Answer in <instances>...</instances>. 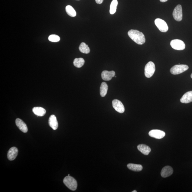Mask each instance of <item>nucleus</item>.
<instances>
[{
    "mask_svg": "<svg viewBox=\"0 0 192 192\" xmlns=\"http://www.w3.org/2000/svg\"><path fill=\"white\" fill-rule=\"evenodd\" d=\"M128 35L129 37L136 44L142 45L145 43V36L142 32L137 30L132 29L129 30Z\"/></svg>",
    "mask_w": 192,
    "mask_h": 192,
    "instance_id": "nucleus-1",
    "label": "nucleus"
},
{
    "mask_svg": "<svg viewBox=\"0 0 192 192\" xmlns=\"http://www.w3.org/2000/svg\"><path fill=\"white\" fill-rule=\"evenodd\" d=\"M63 182L66 186L72 191L76 190L77 187V183L76 179L70 176L64 177Z\"/></svg>",
    "mask_w": 192,
    "mask_h": 192,
    "instance_id": "nucleus-2",
    "label": "nucleus"
},
{
    "mask_svg": "<svg viewBox=\"0 0 192 192\" xmlns=\"http://www.w3.org/2000/svg\"><path fill=\"white\" fill-rule=\"evenodd\" d=\"M188 66L185 64H178L173 67L170 70L172 74L177 75L180 74L188 70Z\"/></svg>",
    "mask_w": 192,
    "mask_h": 192,
    "instance_id": "nucleus-3",
    "label": "nucleus"
},
{
    "mask_svg": "<svg viewBox=\"0 0 192 192\" xmlns=\"http://www.w3.org/2000/svg\"><path fill=\"white\" fill-rule=\"evenodd\" d=\"M155 70V64L152 62L150 61L145 65V76L148 78H150L154 74Z\"/></svg>",
    "mask_w": 192,
    "mask_h": 192,
    "instance_id": "nucleus-4",
    "label": "nucleus"
},
{
    "mask_svg": "<svg viewBox=\"0 0 192 192\" xmlns=\"http://www.w3.org/2000/svg\"><path fill=\"white\" fill-rule=\"evenodd\" d=\"M155 25L161 32L165 33L168 31V26L164 20L157 18L155 20Z\"/></svg>",
    "mask_w": 192,
    "mask_h": 192,
    "instance_id": "nucleus-5",
    "label": "nucleus"
},
{
    "mask_svg": "<svg viewBox=\"0 0 192 192\" xmlns=\"http://www.w3.org/2000/svg\"><path fill=\"white\" fill-rule=\"evenodd\" d=\"M171 46L174 49L177 50H183L185 49V44L182 40L174 39L172 40L170 43Z\"/></svg>",
    "mask_w": 192,
    "mask_h": 192,
    "instance_id": "nucleus-6",
    "label": "nucleus"
},
{
    "mask_svg": "<svg viewBox=\"0 0 192 192\" xmlns=\"http://www.w3.org/2000/svg\"><path fill=\"white\" fill-rule=\"evenodd\" d=\"M173 15L175 21H181L183 19L182 8L181 5H178L173 11Z\"/></svg>",
    "mask_w": 192,
    "mask_h": 192,
    "instance_id": "nucleus-7",
    "label": "nucleus"
},
{
    "mask_svg": "<svg viewBox=\"0 0 192 192\" xmlns=\"http://www.w3.org/2000/svg\"><path fill=\"white\" fill-rule=\"evenodd\" d=\"M112 105L115 110L120 113H123L125 112V107L122 103L120 100L114 99L112 101Z\"/></svg>",
    "mask_w": 192,
    "mask_h": 192,
    "instance_id": "nucleus-8",
    "label": "nucleus"
},
{
    "mask_svg": "<svg viewBox=\"0 0 192 192\" xmlns=\"http://www.w3.org/2000/svg\"><path fill=\"white\" fill-rule=\"evenodd\" d=\"M149 136L153 138L161 139L165 136V133L163 131L159 130H153L149 131Z\"/></svg>",
    "mask_w": 192,
    "mask_h": 192,
    "instance_id": "nucleus-9",
    "label": "nucleus"
},
{
    "mask_svg": "<svg viewBox=\"0 0 192 192\" xmlns=\"http://www.w3.org/2000/svg\"><path fill=\"white\" fill-rule=\"evenodd\" d=\"M15 124L20 130L24 133H27L28 129L27 125L21 119L18 118L15 120Z\"/></svg>",
    "mask_w": 192,
    "mask_h": 192,
    "instance_id": "nucleus-10",
    "label": "nucleus"
},
{
    "mask_svg": "<svg viewBox=\"0 0 192 192\" xmlns=\"http://www.w3.org/2000/svg\"><path fill=\"white\" fill-rule=\"evenodd\" d=\"M18 153V150L15 147H11L9 149L8 153V158L9 161L14 160L17 156Z\"/></svg>",
    "mask_w": 192,
    "mask_h": 192,
    "instance_id": "nucleus-11",
    "label": "nucleus"
},
{
    "mask_svg": "<svg viewBox=\"0 0 192 192\" xmlns=\"http://www.w3.org/2000/svg\"><path fill=\"white\" fill-rule=\"evenodd\" d=\"M173 170L171 167L167 166L163 168L161 172V176L163 177H167L170 176L173 174Z\"/></svg>",
    "mask_w": 192,
    "mask_h": 192,
    "instance_id": "nucleus-12",
    "label": "nucleus"
},
{
    "mask_svg": "<svg viewBox=\"0 0 192 192\" xmlns=\"http://www.w3.org/2000/svg\"><path fill=\"white\" fill-rule=\"evenodd\" d=\"M115 75V72L114 71H109L104 70L102 72V79L105 81H109L112 79Z\"/></svg>",
    "mask_w": 192,
    "mask_h": 192,
    "instance_id": "nucleus-13",
    "label": "nucleus"
},
{
    "mask_svg": "<svg viewBox=\"0 0 192 192\" xmlns=\"http://www.w3.org/2000/svg\"><path fill=\"white\" fill-rule=\"evenodd\" d=\"M183 103L187 104L192 102V91L186 93L181 99Z\"/></svg>",
    "mask_w": 192,
    "mask_h": 192,
    "instance_id": "nucleus-14",
    "label": "nucleus"
},
{
    "mask_svg": "<svg viewBox=\"0 0 192 192\" xmlns=\"http://www.w3.org/2000/svg\"><path fill=\"white\" fill-rule=\"evenodd\" d=\"M48 124L54 130H56L57 129L58 124L56 116L54 115H52L50 117Z\"/></svg>",
    "mask_w": 192,
    "mask_h": 192,
    "instance_id": "nucleus-15",
    "label": "nucleus"
},
{
    "mask_svg": "<svg viewBox=\"0 0 192 192\" xmlns=\"http://www.w3.org/2000/svg\"><path fill=\"white\" fill-rule=\"evenodd\" d=\"M137 148L141 153L145 155H148L151 151V149L148 145L144 144L139 145Z\"/></svg>",
    "mask_w": 192,
    "mask_h": 192,
    "instance_id": "nucleus-16",
    "label": "nucleus"
},
{
    "mask_svg": "<svg viewBox=\"0 0 192 192\" xmlns=\"http://www.w3.org/2000/svg\"><path fill=\"white\" fill-rule=\"evenodd\" d=\"M34 114L38 116H43L46 114L45 109L40 107H35L33 109Z\"/></svg>",
    "mask_w": 192,
    "mask_h": 192,
    "instance_id": "nucleus-17",
    "label": "nucleus"
},
{
    "mask_svg": "<svg viewBox=\"0 0 192 192\" xmlns=\"http://www.w3.org/2000/svg\"><path fill=\"white\" fill-rule=\"evenodd\" d=\"M127 167L131 170L135 171H142L143 169V167L142 165L135 164H129L127 165Z\"/></svg>",
    "mask_w": 192,
    "mask_h": 192,
    "instance_id": "nucleus-18",
    "label": "nucleus"
},
{
    "mask_svg": "<svg viewBox=\"0 0 192 192\" xmlns=\"http://www.w3.org/2000/svg\"><path fill=\"white\" fill-rule=\"evenodd\" d=\"M108 86L106 82H103L100 87V94L102 97H104L108 92Z\"/></svg>",
    "mask_w": 192,
    "mask_h": 192,
    "instance_id": "nucleus-19",
    "label": "nucleus"
},
{
    "mask_svg": "<svg viewBox=\"0 0 192 192\" xmlns=\"http://www.w3.org/2000/svg\"><path fill=\"white\" fill-rule=\"evenodd\" d=\"M79 48L80 51L82 53L88 54L90 52L89 48L88 47V45H87L84 42H82L80 44Z\"/></svg>",
    "mask_w": 192,
    "mask_h": 192,
    "instance_id": "nucleus-20",
    "label": "nucleus"
},
{
    "mask_svg": "<svg viewBox=\"0 0 192 192\" xmlns=\"http://www.w3.org/2000/svg\"><path fill=\"white\" fill-rule=\"evenodd\" d=\"M84 63L85 60L83 58H75L73 61L74 65L78 68L82 67Z\"/></svg>",
    "mask_w": 192,
    "mask_h": 192,
    "instance_id": "nucleus-21",
    "label": "nucleus"
},
{
    "mask_svg": "<svg viewBox=\"0 0 192 192\" xmlns=\"http://www.w3.org/2000/svg\"><path fill=\"white\" fill-rule=\"evenodd\" d=\"M66 11L67 13L70 17H76V11L71 6H67L66 8Z\"/></svg>",
    "mask_w": 192,
    "mask_h": 192,
    "instance_id": "nucleus-22",
    "label": "nucleus"
},
{
    "mask_svg": "<svg viewBox=\"0 0 192 192\" xmlns=\"http://www.w3.org/2000/svg\"><path fill=\"white\" fill-rule=\"evenodd\" d=\"M118 5V2L117 0H113L110 6V13L111 15H113L116 12Z\"/></svg>",
    "mask_w": 192,
    "mask_h": 192,
    "instance_id": "nucleus-23",
    "label": "nucleus"
},
{
    "mask_svg": "<svg viewBox=\"0 0 192 192\" xmlns=\"http://www.w3.org/2000/svg\"><path fill=\"white\" fill-rule=\"evenodd\" d=\"M48 40L52 42H57L59 41L60 38L59 36L56 35H51L48 37Z\"/></svg>",
    "mask_w": 192,
    "mask_h": 192,
    "instance_id": "nucleus-24",
    "label": "nucleus"
},
{
    "mask_svg": "<svg viewBox=\"0 0 192 192\" xmlns=\"http://www.w3.org/2000/svg\"><path fill=\"white\" fill-rule=\"evenodd\" d=\"M103 1L104 0H96V2L98 4H102Z\"/></svg>",
    "mask_w": 192,
    "mask_h": 192,
    "instance_id": "nucleus-25",
    "label": "nucleus"
},
{
    "mask_svg": "<svg viewBox=\"0 0 192 192\" xmlns=\"http://www.w3.org/2000/svg\"><path fill=\"white\" fill-rule=\"evenodd\" d=\"M168 0H160L161 2H167Z\"/></svg>",
    "mask_w": 192,
    "mask_h": 192,
    "instance_id": "nucleus-26",
    "label": "nucleus"
},
{
    "mask_svg": "<svg viewBox=\"0 0 192 192\" xmlns=\"http://www.w3.org/2000/svg\"><path fill=\"white\" fill-rule=\"evenodd\" d=\"M137 191L136 190H134L132 191V192H137Z\"/></svg>",
    "mask_w": 192,
    "mask_h": 192,
    "instance_id": "nucleus-27",
    "label": "nucleus"
},
{
    "mask_svg": "<svg viewBox=\"0 0 192 192\" xmlns=\"http://www.w3.org/2000/svg\"><path fill=\"white\" fill-rule=\"evenodd\" d=\"M191 77L192 79V73L191 74Z\"/></svg>",
    "mask_w": 192,
    "mask_h": 192,
    "instance_id": "nucleus-28",
    "label": "nucleus"
},
{
    "mask_svg": "<svg viewBox=\"0 0 192 192\" xmlns=\"http://www.w3.org/2000/svg\"><path fill=\"white\" fill-rule=\"evenodd\" d=\"M70 175L69 174L68 175V176H70Z\"/></svg>",
    "mask_w": 192,
    "mask_h": 192,
    "instance_id": "nucleus-29",
    "label": "nucleus"
},
{
    "mask_svg": "<svg viewBox=\"0 0 192 192\" xmlns=\"http://www.w3.org/2000/svg\"><path fill=\"white\" fill-rule=\"evenodd\" d=\"M76 1H80V0H76Z\"/></svg>",
    "mask_w": 192,
    "mask_h": 192,
    "instance_id": "nucleus-30",
    "label": "nucleus"
}]
</instances>
